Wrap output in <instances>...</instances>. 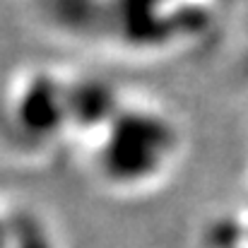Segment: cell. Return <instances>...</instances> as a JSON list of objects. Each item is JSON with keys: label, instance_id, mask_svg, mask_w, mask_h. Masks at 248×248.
<instances>
[{"label": "cell", "instance_id": "1", "mask_svg": "<svg viewBox=\"0 0 248 248\" xmlns=\"http://www.w3.org/2000/svg\"><path fill=\"white\" fill-rule=\"evenodd\" d=\"M78 116L68 155L104 193H152L181 162V121L155 94L84 78Z\"/></svg>", "mask_w": 248, "mask_h": 248}]
</instances>
